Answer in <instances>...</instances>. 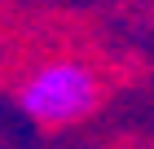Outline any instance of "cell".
I'll return each mask as SVG.
<instances>
[{
	"label": "cell",
	"mask_w": 154,
	"mask_h": 149,
	"mask_svg": "<svg viewBox=\"0 0 154 149\" xmlns=\"http://www.w3.org/2000/svg\"><path fill=\"white\" fill-rule=\"evenodd\" d=\"M22 114L40 127H75L93 118L106 101V79L84 57H48L26 70L13 88Z\"/></svg>",
	"instance_id": "1"
}]
</instances>
